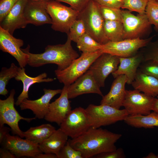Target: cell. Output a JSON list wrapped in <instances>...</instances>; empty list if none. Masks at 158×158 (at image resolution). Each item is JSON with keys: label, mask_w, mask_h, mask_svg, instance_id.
Returning <instances> with one entry per match:
<instances>
[{"label": "cell", "mask_w": 158, "mask_h": 158, "mask_svg": "<svg viewBox=\"0 0 158 158\" xmlns=\"http://www.w3.org/2000/svg\"><path fill=\"white\" fill-rule=\"evenodd\" d=\"M121 136L120 134L100 127H91L80 136L68 141L74 149L80 152L83 158H89L115 150V144Z\"/></svg>", "instance_id": "obj_1"}, {"label": "cell", "mask_w": 158, "mask_h": 158, "mask_svg": "<svg viewBox=\"0 0 158 158\" xmlns=\"http://www.w3.org/2000/svg\"><path fill=\"white\" fill-rule=\"evenodd\" d=\"M71 40L68 36L63 44L48 45L44 52L40 54H33L29 51L30 45L22 50L28 56V64L33 67H39L47 64H55L57 69L63 70L68 66L73 60L79 56L71 44Z\"/></svg>", "instance_id": "obj_2"}, {"label": "cell", "mask_w": 158, "mask_h": 158, "mask_svg": "<svg viewBox=\"0 0 158 158\" xmlns=\"http://www.w3.org/2000/svg\"><path fill=\"white\" fill-rule=\"evenodd\" d=\"M77 19L83 21L86 33L97 42L103 45L109 42L104 33L105 20L102 15L100 5L95 1L91 0L79 12Z\"/></svg>", "instance_id": "obj_3"}, {"label": "cell", "mask_w": 158, "mask_h": 158, "mask_svg": "<svg viewBox=\"0 0 158 158\" xmlns=\"http://www.w3.org/2000/svg\"><path fill=\"white\" fill-rule=\"evenodd\" d=\"M103 52L100 49L92 53H82L66 68L55 70V73L59 81L64 85H70L85 73L93 63L100 56Z\"/></svg>", "instance_id": "obj_4"}, {"label": "cell", "mask_w": 158, "mask_h": 158, "mask_svg": "<svg viewBox=\"0 0 158 158\" xmlns=\"http://www.w3.org/2000/svg\"><path fill=\"white\" fill-rule=\"evenodd\" d=\"M90 127L99 128L124 120L128 115L125 109H116L110 106L90 104L85 109Z\"/></svg>", "instance_id": "obj_5"}, {"label": "cell", "mask_w": 158, "mask_h": 158, "mask_svg": "<svg viewBox=\"0 0 158 158\" xmlns=\"http://www.w3.org/2000/svg\"><path fill=\"white\" fill-rule=\"evenodd\" d=\"M47 11L52 20V29L67 35L79 13L71 7L66 6L55 0L47 1Z\"/></svg>", "instance_id": "obj_6"}, {"label": "cell", "mask_w": 158, "mask_h": 158, "mask_svg": "<svg viewBox=\"0 0 158 158\" xmlns=\"http://www.w3.org/2000/svg\"><path fill=\"white\" fill-rule=\"evenodd\" d=\"M15 93V90L13 89L6 99H0V126L4 124L8 125L13 134L23 138L24 137L23 132L19 127V122L23 120L30 122L36 118H24L20 115L14 107Z\"/></svg>", "instance_id": "obj_7"}, {"label": "cell", "mask_w": 158, "mask_h": 158, "mask_svg": "<svg viewBox=\"0 0 158 158\" xmlns=\"http://www.w3.org/2000/svg\"><path fill=\"white\" fill-rule=\"evenodd\" d=\"M60 126L71 139L80 136L91 127L85 109L81 107L71 110Z\"/></svg>", "instance_id": "obj_8"}, {"label": "cell", "mask_w": 158, "mask_h": 158, "mask_svg": "<svg viewBox=\"0 0 158 158\" xmlns=\"http://www.w3.org/2000/svg\"><path fill=\"white\" fill-rule=\"evenodd\" d=\"M153 37L146 39L137 38L125 39L117 42L109 41L102 45L101 50L119 57H128L136 54L140 48L145 47Z\"/></svg>", "instance_id": "obj_9"}, {"label": "cell", "mask_w": 158, "mask_h": 158, "mask_svg": "<svg viewBox=\"0 0 158 158\" xmlns=\"http://www.w3.org/2000/svg\"><path fill=\"white\" fill-rule=\"evenodd\" d=\"M156 99L137 90H126L122 106L129 115H146L152 110Z\"/></svg>", "instance_id": "obj_10"}, {"label": "cell", "mask_w": 158, "mask_h": 158, "mask_svg": "<svg viewBox=\"0 0 158 158\" xmlns=\"http://www.w3.org/2000/svg\"><path fill=\"white\" fill-rule=\"evenodd\" d=\"M128 10H121L124 39L140 37L150 29L151 24L145 13L135 16Z\"/></svg>", "instance_id": "obj_11"}, {"label": "cell", "mask_w": 158, "mask_h": 158, "mask_svg": "<svg viewBox=\"0 0 158 158\" xmlns=\"http://www.w3.org/2000/svg\"><path fill=\"white\" fill-rule=\"evenodd\" d=\"M119 63V57L103 53L93 63L89 70L100 87H103L106 78L117 70Z\"/></svg>", "instance_id": "obj_12"}, {"label": "cell", "mask_w": 158, "mask_h": 158, "mask_svg": "<svg viewBox=\"0 0 158 158\" xmlns=\"http://www.w3.org/2000/svg\"><path fill=\"white\" fill-rule=\"evenodd\" d=\"M19 136L7 135L1 144L8 149L17 158L26 156L34 158L42 153L38 144Z\"/></svg>", "instance_id": "obj_13"}, {"label": "cell", "mask_w": 158, "mask_h": 158, "mask_svg": "<svg viewBox=\"0 0 158 158\" xmlns=\"http://www.w3.org/2000/svg\"><path fill=\"white\" fill-rule=\"evenodd\" d=\"M23 41L14 37L8 32L0 27V49L9 53L17 61L20 67L24 68L28 64V56L21 47Z\"/></svg>", "instance_id": "obj_14"}, {"label": "cell", "mask_w": 158, "mask_h": 158, "mask_svg": "<svg viewBox=\"0 0 158 158\" xmlns=\"http://www.w3.org/2000/svg\"><path fill=\"white\" fill-rule=\"evenodd\" d=\"M69 86L64 85L59 97L50 103L48 111L44 118L46 121L60 126L72 110L68 95Z\"/></svg>", "instance_id": "obj_15"}, {"label": "cell", "mask_w": 158, "mask_h": 158, "mask_svg": "<svg viewBox=\"0 0 158 158\" xmlns=\"http://www.w3.org/2000/svg\"><path fill=\"white\" fill-rule=\"evenodd\" d=\"M100 87L92 73L88 70L85 73L69 85L68 95L69 99L85 94L95 93L102 97Z\"/></svg>", "instance_id": "obj_16"}, {"label": "cell", "mask_w": 158, "mask_h": 158, "mask_svg": "<svg viewBox=\"0 0 158 158\" xmlns=\"http://www.w3.org/2000/svg\"><path fill=\"white\" fill-rule=\"evenodd\" d=\"M43 91L44 94L37 99L24 100L19 105L20 110L30 109L32 111L36 118H44L48 111L50 100L56 95L61 94L62 90L44 88Z\"/></svg>", "instance_id": "obj_17"}, {"label": "cell", "mask_w": 158, "mask_h": 158, "mask_svg": "<svg viewBox=\"0 0 158 158\" xmlns=\"http://www.w3.org/2000/svg\"><path fill=\"white\" fill-rule=\"evenodd\" d=\"M47 1L28 0L24 8V14L28 24L37 26L51 24V18L47 11Z\"/></svg>", "instance_id": "obj_18"}, {"label": "cell", "mask_w": 158, "mask_h": 158, "mask_svg": "<svg viewBox=\"0 0 158 158\" xmlns=\"http://www.w3.org/2000/svg\"><path fill=\"white\" fill-rule=\"evenodd\" d=\"M28 0H18L8 14L0 22V27L13 35L17 29L24 28L28 24L24 10Z\"/></svg>", "instance_id": "obj_19"}, {"label": "cell", "mask_w": 158, "mask_h": 158, "mask_svg": "<svg viewBox=\"0 0 158 158\" xmlns=\"http://www.w3.org/2000/svg\"><path fill=\"white\" fill-rule=\"evenodd\" d=\"M127 78L124 75H120L113 81L109 92L102 97L100 104L107 105L120 109L122 106L126 96L125 85Z\"/></svg>", "instance_id": "obj_20"}, {"label": "cell", "mask_w": 158, "mask_h": 158, "mask_svg": "<svg viewBox=\"0 0 158 158\" xmlns=\"http://www.w3.org/2000/svg\"><path fill=\"white\" fill-rule=\"evenodd\" d=\"M119 63L117 70L112 73L115 78L124 75L127 78V83L131 84L134 80L139 66L143 60L142 51L138 52L135 55L128 57H119Z\"/></svg>", "instance_id": "obj_21"}, {"label": "cell", "mask_w": 158, "mask_h": 158, "mask_svg": "<svg viewBox=\"0 0 158 158\" xmlns=\"http://www.w3.org/2000/svg\"><path fill=\"white\" fill-rule=\"evenodd\" d=\"M47 76V74L45 72L35 77L29 76L26 73L25 68L19 67L17 75L15 79L17 81H21L23 84V89L15 102L16 105L19 106L24 100L29 99L28 91L32 85L37 83L49 82L54 80V79L52 78H46Z\"/></svg>", "instance_id": "obj_22"}, {"label": "cell", "mask_w": 158, "mask_h": 158, "mask_svg": "<svg viewBox=\"0 0 158 158\" xmlns=\"http://www.w3.org/2000/svg\"><path fill=\"white\" fill-rule=\"evenodd\" d=\"M131 85L134 89L154 97L158 95V79L145 74L138 68Z\"/></svg>", "instance_id": "obj_23"}, {"label": "cell", "mask_w": 158, "mask_h": 158, "mask_svg": "<svg viewBox=\"0 0 158 158\" xmlns=\"http://www.w3.org/2000/svg\"><path fill=\"white\" fill-rule=\"evenodd\" d=\"M68 136L60 128L56 130L47 139L39 144L42 153H52L57 156L67 142Z\"/></svg>", "instance_id": "obj_24"}, {"label": "cell", "mask_w": 158, "mask_h": 158, "mask_svg": "<svg viewBox=\"0 0 158 158\" xmlns=\"http://www.w3.org/2000/svg\"><path fill=\"white\" fill-rule=\"evenodd\" d=\"M128 125L136 128L158 127V114L154 111L146 115H129L124 120Z\"/></svg>", "instance_id": "obj_25"}, {"label": "cell", "mask_w": 158, "mask_h": 158, "mask_svg": "<svg viewBox=\"0 0 158 158\" xmlns=\"http://www.w3.org/2000/svg\"><path fill=\"white\" fill-rule=\"evenodd\" d=\"M55 128L49 123L31 127L23 132L25 139L39 144L48 138L56 130Z\"/></svg>", "instance_id": "obj_26"}, {"label": "cell", "mask_w": 158, "mask_h": 158, "mask_svg": "<svg viewBox=\"0 0 158 158\" xmlns=\"http://www.w3.org/2000/svg\"><path fill=\"white\" fill-rule=\"evenodd\" d=\"M104 30L109 41L117 42L124 40V29L122 22L105 20Z\"/></svg>", "instance_id": "obj_27"}, {"label": "cell", "mask_w": 158, "mask_h": 158, "mask_svg": "<svg viewBox=\"0 0 158 158\" xmlns=\"http://www.w3.org/2000/svg\"><path fill=\"white\" fill-rule=\"evenodd\" d=\"M19 67L12 63L10 67H3L0 72V95L6 96L8 93L6 86L9 80L17 76Z\"/></svg>", "instance_id": "obj_28"}, {"label": "cell", "mask_w": 158, "mask_h": 158, "mask_svg": "<svg viewBox=\"0 0 158 158\" xmlns=\"http://www.w3.org/2000/svg\"><path fill=\"white\" fill-rule=\"evenodd\" d=\"M77 47L83 53H92L101 49V44L86 33L78 40Z\"/></svg>", "instance_id": "obj_29"}, {"label": "cell", "mask_w": 158, "mask_h": 158, "mask_svg": "<svg viewBox=\"0 0 158 158\" xmlns=\"http://www.w3.org/2000/svg\"><path fill=\"white\" fill-rule=\"evenodd\" d=\"M145 13L150 23L158 30V1L157 0H148Z\"/></svg>", "instance_id": "obj_30"}, {"label": "cell", "mask_w": 158, "mask_h": 158, "mask_svg": "<svg viewBox=\"0 0 158 158\" xmlns=\"http://www.w3.org/2000/svg\"><path fill=\"white\" fill-rule=\"evenodd\" d=\"M148 0H123L121 8L130 11H135L138 14L145 13L146 8Z\"/></svg>", "instance_id": "obj_31"}, {"label": "cell", "mask_w": 158, "mask_h": 158, "mask_svg": "<svg viewBox=\"0 0 158 158\" xmlns=\"http://www.w3.org/2000/svg\"><path fill=\"white\" fill-rule=\"evenodd\" d=\"M86 33L83 21L77 19L71 26L69 33L67 34L72 41L76 43L79 38Z\"/></svg>", "instance_id": "obj_32"}, {"label": "cell", "mask_w": 158, "mask_h": 158, "mask_svg": "<svg viewBox=\"0 0 158 158\" xmlns=\"http://www.w3.org/2000/svg\"><path fill=\"white\" fill-rule=\"evenodd\" d=\"M100 8L102 15L105 20L122 22L121 10L120 9L101 6H100Z\"/></svg>", "instance_id": "obj_33"}, {"label": "cell", "mask_w": 158, "mask_h": 158, "mask_svg": "<svg viewBox=\"0 0 158 158\" xmlns=\"http://www.w3.org/2000/svg\"><path fill=\"white\" fill-rule=\"evenodd\" d=\"M138 68L143 73L158 79V62L152 60L143 61Z\"/></svg>", "instance_id": "obj_34"}, {"label": "cell", "mask_w": 158, "mask_h": 158, "mask_svg": "<svg viewBox=\"0 0 158 158\" xmlns=\"http://www.w3.org/2000/svg\"><path fill=\"white\" fill-rule=\"evenodd\" d=\"M143 56V61L152 60L158 62V40L150 42L142 51Z\"/></svg>", "instance_id": "obj_35"}, {"label": "cell", "mask_w": 158, "mask_h": 158, "mask_svg": "<svg viewBox=\"0 0 158 158\" xmlns=\"http://www.w3.org/2000/svg\"><path fill=\"white\" fill-rule=\"evenodd\" d=\"M58 158H83L80 152L72 147L68 141L60 151Z\"/></svg>", "instance_id": "obj_36"}, {"label": "cell", "mask_w": 158, "mask_h": 158, "mask_svg": "<svg viewBox=\"0 0 158 158\" xmlns=\"http://www.w3.org/2000/svg\"><path fill=\"white\" fill-rule=\"evenodd\" d=\"M18 0H0V22L8 14Z\"/></svg>", "instance_id": "obj_37"}, {"label": "cell", "mask_w": 158, "mask_h": 158, "mask_svg": "<svg viewBox=\"0 0 158 158\" xmlns=\"http://www.w3.org/2000/svg\"><path fill=\"white\" fill-rule=\"evenodd\" d=\"M66 3L79 12L81 11L91 0H55Z\"/></svg>", "instance_id": "obj_38"}, {"label": "cell", "mask_w": 158, "mask_h": 158, "mask_svg": "<svg viewBox=\"0 0 158 158\" xmlns=\"http://www.w3.org/2000/svg\"><path fill=\"white\" fill-rule=\"evenodd\" d=\"M94 157L97 158H124L126 155L123 149L119 148L112 151L100 154Z\"/></svg>", "instance_id": "obj_39"}, {"label": "cell", "mask_w": 158, "mask_h": 158, "mask_svg": "<svg viewBox=\"0 0 158 158\" xmlns=\"http://www.w3.org/2000/svg\"><path fill=\"white\" fill-rule=\"evenodd\" d=\"M100 6L120 9L123 5V0H94Z\"/></svg>", "instance_id": "obj_40"}, {"label": "cell", "mask_w": 158, "mask_h": 158, "mask_svg": "<svg viewBox=\"0 0 158 158\" xmlns=\"http://www.w3.org/2000/svg\"><path fill=\"white\" fill-rule=\"evenodd\" d=\"M16 157L8 149L2 147L0 148V158H15Z\"/></svg>", "instance_id": "obj_41"}, {"label": "cell", "mask_w": 158, "mask_h": 158, "mask_svg": "<svg viewBox=\"0 0 158 158\" xmlns=\"http://www.w3.org/2000/svg\"><path fill=\"white\" fill-rule=\"evenodd\" d=\"M11 129L4 126H0V143L1 144Z\"/></svg>", "instance_id": "obj_42"}, {"label": "cell", "mask_w": 158, "mask_h": 158, "mask_svg": "<svg viewBox=\"0 0 158 158\" xmlns=\"http://www.w3.org/2000/svg\"><path fill=\"white\" fill-rule=\"evenodd\" d=\"M34 158H58L57 156L54 154L41 153L36 155Z\"/></svg>", "instance_id": "obj_43"}, {"label": "cell", "mask_w": 158, "mask_h": 158, "mask_svg": "<svg viewBox=\"0 0 158 158\" xmlns=\"http://www.w3.org/2000/svg\"><path fill=\"white\" fill-rule=\"evenodd\" d=\"M157 97L154 103L152 110L158 114V96Z\"/></svg>", "instance_id": "obj_44"}, {"label": "cell", "mask_w": 158, "mask_h": 158, "mask_svg": "<svg viewBox=\"0 0 158 158\" xmlns=\"http://www.w3.org/2000/svg\"><path fill=\"white\" fill-rule=\"evenodd\" d=\"M144 158H158L157 155H156L154 153L151 152L146 157H143Z\"/></svg>", "instance_id": "obj_45"}, {"label": "cell", "mask_w": 158, "mask_h": 158, "mask_svg": "<svg viewBox=\"0 0 158 158\" xmlns=\"http://www.w3.org/2000/svg\"><path fill=\"white\" fill-rule=\"evenodd\" d=\"M32 0V1H50L51 0Z\"/></svg>", "instance_id": "obj_46"}, {"label": "cell", "mask_w": 158, "mask_h": 158, "mask_svg": "<svg viewBox=\"0 0 158 158\" xmlns=\"http://www.w3.org/2000/svg\"><path fill=\"white\" fill-rule=\"evenodd\" d=\"M157 157H158V154H157Z\"/></svg>", "instance_id": "obj_47"}, {"label": "cell", "mask_w": 158, "mask_h": 158, "mask_svg": "<svg viewBox=\"0 0 158 158\" xmlns=\"http://www.w3.org/2000/svg\"><path fill=\"white\" fill-rule=\"evenodd\" d=\"M157 1H158V0H157Z\"/></svg>", "instance_id": "obj_48"}]
</instances>
